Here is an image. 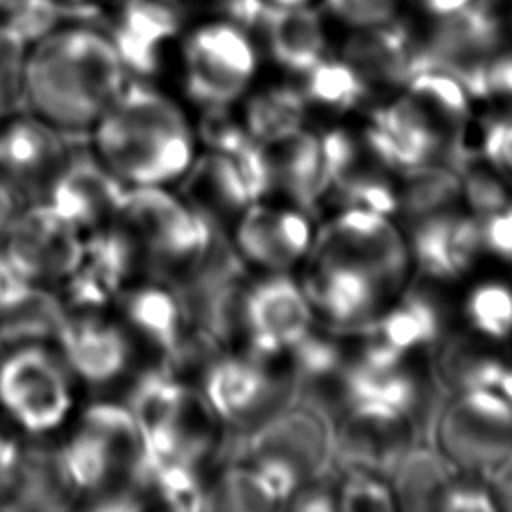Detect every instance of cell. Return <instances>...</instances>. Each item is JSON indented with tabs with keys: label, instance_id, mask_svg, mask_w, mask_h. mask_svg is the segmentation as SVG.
Returning <instances> with one entry per match:
<instances>
[{
	"label": "cell",
	"instance_id": "obj_54",
	"mask_svg": "<svg viewBox=\"0 0 512 512\" xmlns=\"http://www.w3.org/2000/svg\"><path fill=\"white\" fill-rule=\"evenodd\" d=\"M8 2H10V0H0V14H2V10L6 8V4H8Z\"/></svg>",
	"mask_w": 512,
	"mask_h": 512
},
{
	"label": "cell",
	"instance_id": "obj_13",
	"mask_svg": "<svg viewBox=\"0 0 512 512\" xmlns=\"http://www.w3.org/2000/svg\"><path fill=\"white\" fill-rule=\"evenodd\" d=\"M302 290L312 312L338 336L360 334L390 296L364 268L330 256L308 252Z\"/></svg>",
	"mask_w": 512,
	"mask_h": 512
},
{
	"label": "cell",
	"instance_id": "obj_14",
	"mask_svg": "<svg viewBox=\"0 0 512 512\" xmlns=\"http://www.w3.org/2000/svg\"><path fill=\"white\" fill-rule=\"evenodd\" d=\"M106 28L128 74L152 80L170 68L186 28V0H112Z\"/></svg>",
	"mask_w": 512,
	"mask_h": 512
},
{
	"label": "cell",
	"instance_id": "obj_35",
	"mask_svg": "<svg viewBox=\"0 0 512 512\" xmlns=\"http://www.w3.org/2000/svg\"><path fill=\"white\" fill-rule=\"evenodd\" d=\"M206 500H210L206 506L236 510H270L282 504L268 476L252 462L228 470L216 488L206 494Z\"/></svg>",
	"mask_w": 512,
	"mask_h": 512
},
{
	"label": "cell",
	"instance_id": "obj_53",
	"mask_svg": "<svg viewBox=\"0 0 512 512\" xmlns=\"http://www.w3.org/2000/svg\"><path fill=\"white\" fill-rule=\"evenodd\" d=\"M506 22H508V34H510V42H512V6L506 12Z\"/></svg>",
	"mask_w": 512,
	"mask_h": 512
},
{
	"label": "cell",
	"instance_id": "obj_22",
	"mask_svg": "<svg viewBox=\"0 0 512 512\" xmlns=\"http://www.w3.org/2000/svg\"><path fill=\"white\" fill-rule=\"evenodd\" d=\"M126 186L96 158L68 160L46 198L82 238L114 226Z\"/></svg>",
	"mask_w": 512,
	"mask_h": 512
},
{
	"label": "cell",
	"instance_id": "obj_19",
	"mask_svg": "<svg viewBox=\"0 0 512 512\" xmlns=\"http://www.w3.org/2000/svg\"><path fill=\"white\" fill-rule=\"evenodd\" d=\"M364 146L386 168L404 172L434 162L448 148L446 134L400 92L388 104L370 112Z\"/></svg>",
	"mask_w": 512,
	"mask_h": 512
},
{
	"label": "cell",
	"instance_id": "obj_24",
	"mask_svg": "<svg viewBox=\"0 0 512 512\" xmlns=\"http://www.w3.org/2000/svg\"><path fill=\"white\" fill-rule=\"evenodd\" d=\"M256 38L262 56L298 78L332 52L330 24L318 4L274 6Z\"/></svg>",
	"mask_w": 512,
	"mask_h": 512
},
{
	"label": "cell",
	"instance_id": "obj_30",
	"mask_svg": "<svg viewBox=\"0 0 512 512\" xmlns=\"http://www.w3.org/2000/svg\"><path fill=\"white\" fill-rule=\"evenodd\" d=\"M400 92L424 110L442 132L448 128L450 140L472 122V96L456 76L444 70L424 66L404 82Z\"/></svg>",
	"mask_w": 512,
	"mask_h": 512
},
{
	"label": "cell",
	"instance_id": "obj_51",
	"mask_svg": "<svg viewBox=\"0 0 512 512\" xmlns=\"http://www.w3.org/2000/svg\"><path fill=\"white\" fill-rule=\"evenodd\" d=\"M68 12L80 14V12H100L106 10L112 0H58Z\"/></svg>",
	"mask_w": 512,
	"mask_h": 512
},
{
	"label": "cell",
	"instance_id": "obj_32",
	"mask_svg": "<svg viewBox=\"0 0 512 512\" xmlns=\"http://www.w3.org/2000/svg\"><path fill=\"white\" fill-rule=\"evenodd\" d=\"M300 78V92L308 110L316 108L322 112L344 114L360 108L374 94L364 78L334 52Z\"/></svg>",
	"mask_w": 512,
	"mask_h": 512
},
{
	"label": "cell",
	"instance_id": "obj_1",
	"mask_svg": "<svg viewBox=\"0 0 512 512\" xmlns=\"http://www.w3.org/2000/svg\"><path fill=\"white\" fill-rule=\"evenodd\" d=\"M92 132L94 158L126 188L180 182L198 154L182 102L152 80H128Z\"/></svg>",
	"mask_w": 512,
	"mask_h": 512
},
{
	"label": "cell",
	"instance_id": "obj_25",
	"mask_svg": "<svg viewBox=\"0 0 512 512\" xmlns=\"http://www.w3.org/2000/svg\"><path fill=\"white\" fill-rule=\"evenodd\" d=\"M260 148L268 172V194L278 190L304 212L314 210L328 192L320 134L302 126L284 138L260 144Z\"/></svg>",
	"mask_w": 512,
	"mask_h": 512
},
{
	"label": "cell",
	"instance_id": "obj_12",
	"mask_svg": "<svg viewBox=\"0 0 512 512\" xmlns=\"http://www.w3.org/2000/svg\"><path fill=\"white\" fill-rule=\"evenodd\" d=\"M414 422L394 406L362 400L348 408L332 430V464L390 478L404 454L414 446Z\"/></svg>",
	"mask_w": 512,
	"mask_h": 512
},
{
	"label": "cell",
	"instance_id": "obj_23",
	"mask_svg": "<svg viewBox=\"0 0 512 512\" xmlns=\"http://www.w3.org/2000/svg\"><path fill=\"white\" fill-rule=\"evenodd\" d=\"M408 246L420 274L434 280H458L484 252L482 220L454 210L418 220L412 224Z\"/></svg>",
	"mask_w": 512,
	"mask_h": 512
},
{
	"label": "cell",
	"instance_id": "obj_18",
	"mask_svg": "<svg viewBox=\"0 0 512 512\" xmlns=\"http://www.w3.org/2000/svg\"><path fill=\"white\" fill-rule=\"evenodd\" d=\"M8 254L38 286L66 280L82 256V234L48 202L32 206L8 224Z\"/></svg>",
	"mask_w": 512,
	"mask_h": 512
},
{
	"label": "cell",
	"instance_id": "obj_17",
	"mask_svg": "<svg viewBox=\"0 0 512 512\" xmlns=\"http://www.w3.org/2000/svg\"><path fill=\"white\" fill-rule=\"evenodd\" d=\"M126 336L134 360L144 356L154 368H164L166 358L188 330V308L162 280L128 284L110 308Z\"/></svg>",
	"mask_w": 512,
	"mask_h": 512
},
{
	"label": "cell",
	"instance_id": "obj_20",
	"mask_svg": "<svg viewBox=\"0 0 512 512\" xmlns=\"http://www.w3.org/2000/svg\"><path fill=\"white\" fill-rule=\"evenodd\" d=\"M332 52L348 62L374 92L378 88L400 90L420 68L418 42L408 16L384 26L342 30Z\"/></svg>",
	"mask_w": 512,
	"mask_h": 512
},
{
	"label": "cell",
	"instance_id": "obj_21",
	"mask_svg": "<svg viewBox=\"0 0 512 512\" xmlns=\"http://www.w3.org/2000/svg\"><path fill=\"white\" fill-rule=\"evenodd\" d=\"M56 342L70 372L96 386L114 382L134 362L130 344L110 310L64 314Z\"/></svg>",
	"mask_w": 512,
	"mask_h": 512
},
{
	"label": "cell",
	"instance_id": "obj_26",
	"mask_svg": "<svg viewBox=\"0 0 512 512\" xmlns=\"http://www.w3.org/2000/svg\"><path fill=\"white\" fill-rule=\"evenodd\" d=\"M510 364L498 356L490 340L474 334H452L440 342L434 356V380L448 396L466 390H494L506 376Z\"/></svg>",
	"mask_w": 512,
	"mask_h": 512
},
{
	"label": "cell",
	"instance_id": "obj_49",
	"mask_svg": "<svg viewBox=\"0 0 512 512\" xmlns=\"http://www.w3.org/2000/svg\"><path fill=\"white\" fill-rule=\"evenodd\" d=\"M476 0H402L404 12L412 20H432L454 14Z\"/></svg>",
	"mask_w": 512,
	"mask_h": 512
},
{
	"label": "cell",
	"instance_id": "obj_29",
	"mask_svg": "<svg viewBox=\"0 0 512 512\" xmlns=\"http://www.w3.org/2000/svg\"><path fill=\"white\" fill-rule=\"evenodd\" d=\"M460 470L432 446H412L392 472L396 508L438 510L446 490Z\"/></svg>",
	"mask_w": 512,
	"mask_h": 512
},
{
	"label": "cell",
	"instance_id": "obj_15",
	"mask_svg": "<svg viewBox=\"0 0 512 512\" xmlns=\"http://www.w3.org/2000/svg\"><path fill=\"white\" fill-rule=\"evenodd\" d=\"M70 154L60 130L36 116L0 118V180L20 196H46Z\"/></svg>",
	"mask_w": 512,
	"mask_h": 512
},
{
	"label": "cell",
	"instance_id": "obj_44",
	"mask_svg": "<svg viewBox=\"0 0 512 512\" xmlns=\"http://www.w3.org/2000/svg\"><path fill=\"white\" fill-rule=\"evenodd\" d=\"M512 108V42L496 52L482 72L480 98Z\"/></svg>",
	"mask_w": 512,
	"mask_h": 512
},
{
	"label": "cell",
	"instance_id": "obj_10",
	"mask_svg": "<svg viewBox=\"0 0 512 512\" xmlns=\"http://www.w3.org/2000/svg\"><path fill=\"white\" fill-rule=\"evenodd\" d=\"M276 358L246 352L220 354L202 378L200 392L220 420L260 426L298 396L292 368H274Z\"/></svg>",
	"mask_w": 512,
	"mask_h": 512
},
{
	"label": "cell",
	"instance_id": "obj_38",
	"mask_svg": "<svg viewBox=\"0 0 512 512\" xmlns=\"http://www.w3.org/2000/svg\"><path fill=\"white\" fill-rule=\"evenodd\" d=\"M66 12L58 0H10L0 22L30 46L66 22Z\"/></svg>",
	"mask_w": 512,
	"mask_h": 512
},
{
	"label": "cell",
	"instance_id": "obj_48",
	"mask_svg": "<svg viewBox=\"0 0 512 512\" xmlns=\"http://www.w3.org/2000/svg\"><path fill=\"white\" fill-rule=\"evenodd\" d=\"M486 478L496 506L512 510V450L486 472Z\"/></svg>",
	"mask_w": 512,
	"mask_h": 512
},
{
	"label": "cell",
	"instance_id": "obj_34",
	"mask_svg": "<svg viewBox=\"0 0 512 512\" xmlns=\"http://www.w3.org/2000/svg\"><path fill=\"white\" fill-rule=\"evenodd\" d=\"M470 330L490 342L512 336V286L500 280L476 284L462 306Z\"/></svg>",
	"mask_w": 512,
	"mask_h": 512
},
{
	"label": "cell",
	"instance_id": "obj_33",
	"mask_svg": "<svg viewBox=\"0 0 512 512\" xmlns=\"http://www.w3.org/2000/svg\"><path fill=\"white\" fill-rule=\"evenodd\" d=\"M62 320L64 308L58 296L46 286H34L0 312V344H46L56 340Z\"/></svg>",
	"mask_w": 512,
	"mask_h": 512
},
{
	"label": "cell",
	"instance_id": "obj_36",
	"mask_svg": "<svg viewBox=\"0 0 512 512\" xmlns=\"http://www.w3.org/2000/svg\"><path fill=\"white\" fill-rule=\"evenodd\" d=\"M452 168L460 176L462 200L476 218L484 220L510 204V192L502 176L482 156H468Z\"/></svg>",
	"mask_w": 512,
	"mask_h": 512
},
{
	"label": "cell",
	"instance_id": "obj_6",
	"mask_svg": "<svg viewBox=\"0 0 512 512\" xmlns=\"http://www.w3.org/2000/svg\"><path fill=\"white\" fill-rule=\"evenodd\" d=\"M74 408V386L64 358L46 344L8 346L0 360V412L22 432L50 434Z\"/></svg>",
	"mask_w": 512,
	"mask_h": 512
},
{
	"label": "cell",
	"instance_id": "obj_28",
	"mask_svg": "<svg viewBox=\"0 0 512 512\" xmlns=\"http://www.w3.org/2000/svg\"><path fill=\"white\" fill-rule=\"evenodd\" d=\"M360 334H366L400 356L426 348L442 336V314L434 300L422 292H406L388 310H382Z\"/></svg>",
	"mask_w": 512,
	"mask_h": 512
},
{
	"label": "cell",
	"instance_id": "obj_7",
	"mask_svg": "<svg viewBox=\"0 0 512 512\" xmlns=\"http://www.w3.org/2000/svg\"><path fill=\"white\" fill-rule=\"evenodd\" d=\"M410 22L418 42L420 68L430 66L456 76L472 100H478L484 66L510 44L506 14L476 0L454 14L432 20L410 18Z\"/></svg>",
	"mask_w": 512,
	"mask_h": 512
},
{
	"label": "cell",
	"instance_id": "obj_46",
	"mask_svg": "<svg viewBox=\"0 0 512 512\" xmlns=\"http://www.w3.org/2000/svg\"><path fill=\"white\" fill-rule=\"evenodd\" d=\"M34 286L38 284L26 276V272L16 264L8 250L0 248V312H4Z\"/></svg>",
	"mask_w": 512,
	"mask_h": 512
},
{
	"label": "cell",
	"instance_id": "obj_52",
	"mask_svg": "<svg viewBox=\"0 0 512 512\" xmlns=\"http://www.w3.org/2000/svg\"><path fill=\"white\" fill-rule=\"evenodd\" d=\"M274 6H312L320 4V0H268Z\"/></svg>",
	"mask_w": 512,
	"mask_h": 512
},
{
	"label": "cell",
	"instance_id": "obj_39",
	"mask_svg": "<svg viewBox=\"0 0 512 512\" xmlns=\"http://www.w3.org/2000/svg\"><path fill=\"white\" fill-rule=\"evenodd\" d=\"M318 6L340 30L384 26L406 16L402 0H320Z\"/></svg>",
	"mask_w": 512,
	"mask_h": 512
},
{
	"label": "cell",
	"instance_id": "obj_45",
	"mask_svg": "<svg viewBox=\"0 0 512 512\" xmlns=\"http://www.w3.org/2000/svg\"><path fill=\"white\" fill-rule=\"evenodd\" d=\"M26 472V458L18 444L0 436V500H10L20 492Z\"/></svg>",
	"mask_w": 512,
	"mask_h": 512
},
{
	"label": "cell",
	"instance_id": "obj_42",
	"mask_svg": "<svg viewBox=\"0 0 512 512\" xmlns=\"http://www.w3.org/2000/svg\"><path fill=\"white\" fill-rule=\"evenodd\" d=\"M478 126V154L500 176L512 178V108L486 116Z\"/></svg>",
	"mask_w": 512,
	"mask_h": 512
},
{
	"label": "cell",
	"instance_id": "obj_9",
	"mask_svg": "<svg viewBox=\"0 0 512 512\" xmlns=\"http://www.w3.org/2000/svg\"><path fill=\"white\" fill-rule=\"evenodd\" d=\"M436 448L466 474H486L512 450V404L494 390L452 394L434 420Z\"/></svg>",
	"mask_w": 512,
	"mask_h": 512
},
{
	"label": "cell",
	"instance_id": "obj_4",
	"mask_svg": "<svg viewBox=\"0 0 512 512\" xmlns=\"http://www.w3.org/2000/svg\"><path fill=\"white\" fill-rule=\"evenodd\" d=\"M146 442L132 408L102 402L84 410L58 452L66 488L88 498H132L134 482L146 462ZM102 506V502H100Z\"/></svg>",
	"mask_w": 512,
	"mask_h": 512
},
{
	"label": "cell",
	"instance_id": "obj_2",
	"mask_svg": "<svg viewBox=\"0 0 512 512\" xmlns=\"http://www.w3.org/2000/svg\"><path fill=\"white\" fill-rule=\"evenodd\" d=\"M126 82L108 32L66 20L28 46L22 96L58 130H90Z\"/></svg>",
	"mask_w": 512,
	"mask_h": 512
},
{
	"label": "cell",
	"instance_id": "obj_27",
	"mask_svg": "<svg viewBox=\"0 0 512 512\" xmlns=\"http://www.w3.org/2000/svg\"><path fill=\"white\" fill-rule=\"evenodd\" d=\"M240 100L242 112L238 118L258 144H268L300 130L308 114L300 86L290 82H254Z\"/></svg>",
	"mask_w": 512,
	"mask_h": 512
},
{
	"label": "cell",
	"instance_id": "obj_47",
	"mask_svg": "<svg viewBox=\"0 0 512 512\" xmlns=\"http://www.w3.org/2000/svg\"><path fill=\"white\" fill-rule=\"evenodd\" d=\"M288 500H290V508L294 510L318 512V510L336 508V494L328 486H324L320 480H312L298 486Z\"/></svg>",
	"mask_w": 512,
	"mask_h": 512
},
{
	"label": "cell",
	"instance_id": "obj_41",
	"mask_svg": "<svg viewBox=\"0 0 512 512\" xmlns=\"http://www.w3.org/2000/svg\"><path fill=\"white\" fill-rule=\"evenodd\" d=\"M28 44L0 22V118L12 114L24 90Z\"/></svg>",
	"mask_w": 512,
	"mask_h": 512
},
{
	"label": "cell",
	"instance_id": "obj_5",
	"mask_svg": "<svg viewBox=\"0 0 512 512\" xmlns=\"http://www.w3.org/2000/svg\"><path fill=\"white\" fill-rule=\"evenodd\" d=\"M256 36L220 14L186 24L170 68L184 98L200 110L230 108L258 80Z\"/></svg>",
	"mask_w": 512,
	"mask_h": 512
},
{
	"label": "cell",
	"instance_id": "obj_11",
	"mask_svg": "<svg viewBox=\"0 0 512 512\" xmlns=\"http://www.w3.org/2000/svg\"><path fill=\"white\" fill-rule=\"evenodd\" d=\"M308 252L348 260L372 274L388 294L398 292L412 266L410 246L390 216L340 208L316 234Z\"/></svg>",
	"mask_w": 512,
	"mask_h": 512
},
{
	"label": "cell",
	"instance_id": "obj_37",
	"mask_svg": "<svg viewBox=\"0 0 512 512\" xmlns=\"http://www.w3.org/2000/svg\"><path fill=\"white\" fill-rule=\"evenodd\" d=\"M328 194H334L340 208L370 210L390 218L398 210L396 186H392L382 174L360 166L344 176Z\"/></svg>",
	"mask_w": 512,
	"mask_h": 512
},
{
	"label": "cell",
	"instance_id": "obj_16",
	"mask_svg": "<svg viewBox=\"0 0 512 512\" xmlns=\"http://www.w3.org/2000/svg\"><path fill=\"white\" fill-rule=\"evenodd\" d=\"M232 246L238 260L264 274L288 272L306 258L314 230L298 206L252 202L230 226Z\"/></svg>",
	"mask_w": 512,
	"mask_h": 512
},
{
	"label": "cell",
	"instance_id": "obj_31",
	"mask_svg": "<svg viewBox=\"0 0 512 512\" xmlns=\"http://www.w3.org/2000/svg\"><path fill=\"white\" fill-rule=\"evenodd\" d=\"M400 174L402 178L396 184V214L410 224L450 212L462 200L460 176L450 164H438L434 160Z\"/></svg>",
	"mask_w": 512,
	"mask_h": 512
},
{
	"label": "cell",
	"instance_id": "obj_43",
	"mask_svg": "<svg viewBox=\"0 0 512 512\" xmlns=\"http://www.w3.org/2000/svg\"><path fill=\"white\" fill-rule=\"evenodd\" d=\"M438 510L446 512H490L498 510L496 500L488 488V484L476 482L474 478H460L450 484L446 490Z\"/></svg>",
	"mask_w": 512,
	"mask_h": 512
},
{
	"label": "cell",
	"instance_id": "obj_50",
	"mask_svg": "<svg viewBox=\"0 0 512 512\" xmlns=\"http://www.w3.org/2000/svg\"><path fill=\"white\" fill-rule=\"evenodd\" d=\"M14 198H16V194L0 180V232L14 218Z\"/></svg>",
	"mask_w": 512,
	"mask_h": 512
},
{
	"label": "cell",
	"instance_id": "obj_8",
	"mask_svg": "<svg viewBox=\"0 0 512 512\" xmlns=\"http://www.w3.org/2000/svg\"><path fill=\"white\" fill-rule=\"evenodd\" d=\"M334 424L310 406L286 408L262 422L250 440V462L272 482L282 502L332 468Z\"/></svg>",
	"mask_w": 512,
	"mask_h": 512
},
{
	"label": "cell",
	"instance_id": "obj_3",
	"mask_svg": "<svg viewBox=\"0 0 512 512\" xmlns=\"http://www.w3.org/2000/svg\"><path fill=\"white\" fill-rule=\"evenodd\" d=\"M138 274L162 282L190 278L212 254L214 226L168 186L126 188L112 226Z\"/></svg>",
	"mask_w": 512,
	"mask_h": 512
},
{
	"label": "cell",
	"instance_id": "obj_40",
	"mask_svg": "<svg viewBox=\"0 0 512 512\" xmlns=\"http://www.w3.org/2000/svg\"><path fill=\"white\" fill-rule=\"evenodd\" d=\"M336 508L346 512H388L396 508V500L382 476L346 470L336 492Z\"/></svg>",
	"mask_w": 512,
	"mask_h": 512
}]
</instances>
